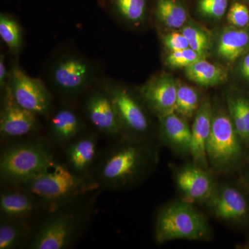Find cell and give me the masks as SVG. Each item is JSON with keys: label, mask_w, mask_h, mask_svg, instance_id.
I'll list each match as a JSON object with an SVG mask.
<instances>
[{"label": "cell", "mask_w": 249, "mask_h": 249, "mask_svg": "<svg viewBox=\"0 0 249 249\" xmlns=\"http://www.w3.org/2000/svg\"><path fill=\"white\" fill-rule=\"evenodd\" d=\"M159 160L158 147L153 140L124 137L98 156L91 177L100 188L127 189L151 175Z\"/></svg>", "instance_id": "6da1fadb"}, {"label": "cell", "mask_w": 249, "mask_h": 249, "mask_svg": "<svg viewBox=\"0 0 249 249\" xmlns=\"http://www.w3.org/2000/svg\"><path fill=\"white\" fill-rule=\"evenodd\" d=\"M86 196L51 208L29 242L31 249H64L72 245L91 211Z\"/></svg>", "instance_id": "7a4b0ae2"}, {"label": "cell", "mask_w": 249, "mask_h": 249, "mask_svg": "<svg viewBox=\"0 0 249 249\" xmlns=\"http://www.w3.org/2000/svg\"><path fill=\"white\" fill-rule=\"evenodd\" d=\"M45 203L47 210L97 191L91 176H83L55 160L43 171L19 185Z\"/></svg>", "instance_id": "3957f363"}, {"label": "cell", "mask_w": 249, "mask_h": 249, "mask_svg": "<svg viewBox=\"0 0 249 249\" xmlns=\"http://www.w3.org/2000/svg\"><path fill=\"white\" fill-rule=\"evenodd\" d=\"M212 126L206 158L209 169L215 175H229L240 171L249 157L229 116L227 106L213 104Z\"/></svg>", "instance_id": "277c9868"}, {"label": "cell", "mask_w": 249, "mask_h": 249, "mask_svg": "<svg viewBox=\"0 0 249 249\" xmlns=\"http://www.w3.org/2000/svg\"><path fill=\"white\" fill-rule=\"evenodd\" d=\"M212 235L205 214L196 205L182 199L163 205L156 215L154 238L159 245L176 240L209 241Z\"/></svg>", "instance_id": "5b68a950"}, {"label": "cell", "mask_w": 249, "mask_h": 249, "mask_svg": "<svg viewBox=\"0 0 249 249\" xmlns=\"http://www.w3.org/2000/svg\"><path fill=\"white\" fill-rule=\"evenodd\" d=\"M55 161L49 145L41 139L16 142L1 152L0 177L5 183L19 186Z\"/></svg>", "instance_id": "8992f818"}, {"label": "cell", "mask_w": 249, "mask_h": 249, "mask_svg": "<svg viewBox=\"0 0 249 249\" xmlns=\"http://www.w3.org/2000/svg\"><path fill=\"white\" fill-rule=\"evenodd\" d=\"M203 206L219 222L238 229H249V193L240 182L217 181Z\"/></svg>", "instance_id": "52a82bcc"}, {"label": "cell", "mask_w": 249, "mask_h": 249, "mask_svg": "<svg viewBox=\"0 0 249 249\" xmlns=\"http://www.w3.org/2000/svg\"><path fill=\"white\" fill-rule=\"evenodd\" d=\"M96 76L94 65L85 57L65 53L55 58L49 70L54 89L66 97H76L89 89Z\"/></svg>", "instance_id": "ba28073f"}, {"label": "cell", "mask_w": 249, "mask_h": 249, "mask_svg": "<svg viewBox=\"0 0 249 249\" xmlns=\"http://www.w3.org/2000/svg\"><path fill=\"white\" fill-rule=\"evenodd\" d=\"M102 88L109 95L120 121L122 136L152 140V124L142 98L128 89L106 80Z\"/></svg>", "instance_id": "9c48e42d"}, {"label": "cell", "mask_w": 249, "mask_h": 249, "mask_svg": "<svg viewBox=\"0 0 249 249\" xmlns=\"http://www.w3.org/2000/svg\"><path fill=\"white\" fill-rule=\"evenodd\" d=\"M15 101L36 115L47 116L52 107L51 93L42 80L33 78L14 62L8 83Z\"/></svg>", "instance_id": "30bf717a"}, {"label": "cell", "mask_w": 249, "mask_h": 249, "mask_svg": "<svg viewBox=\"0 0 249 249\" xmlns=\"http://www.w3.org/2000/svg\"><path fill=\"white\" fill-rule=\"evenodd\" d=\"M174 181L179 199L195 205H204L217 185L215 174L193 160L173 168Z\"/></svg>", "instance_id": "8fae6325"}, {"label": "cell", "mask_w": 249, "mask_h": 249, "mask_svg": "<svg viewBox=\"0 0 249 249\" xmlns=\"http://www.w3.org/2000/svg\"><path fill=\"white\" fill-rule=\"evenodd\" d=\"M3 92L0 113L1 137L17 139L36 133L40 128L37 115L19 106L15 101L8 85Z\"/></svg>", "instance_id": "7c38bea8"}, {"label": "cell", "mask_w": 249, "mask_h": 249, "mask_svg": "<svg viewBox=\"0 0 249 249\" xmlns=\"http://www.w3.org/2000/svg\"><path fill=\"white\" fill-rule=\"evenodd\" d=\"M85 113L91 124L108 137L122 135L119 116L111 98L104 89L93 91L87 98Z\"/></svg>", "instance_id": "4fadbf2b"}, {"label": "cell", "mask_w": 249, "mask_h": 249, "mask_svg": "<svg viewBox=\"0 0 249 249\" xmlns=\"http://www.w3.org/2000/svg\"><path fill=\"white\" fill-rule=\"evenodd\" d=\"M178 85L173 78H153L139 89V96L157 117L175 112Z\"/></svg>", "instance_id": "5bb4252c"}, {"label": "cell", "mask_w": 249, "mask_h": 249, "mask_svg": "<svg viewBox=\"0 0 249 249\" xmlns=\"http://www.w3.org/2000/svg\"><path fill=\"white\" fill-rule=\"evenodd\" d=\"M158 119V137L160 143L178 157H191V127L188 121L175 112Z\"/></svg>", "instance_id": "9a60e30c"}, {"label": "cell", "mask_w": 249, "mask_h": 249, "mask_svg": "<svg viewBox=\"0 0 249 249\" xmlns=\"http://www.w3.org/2000/svg\"><path fill=\"white\" fill-rule=\"evenodd\" d=\"M3 190L0 195V213L1 219L27 220L46 208L45 203L34 193L22 187Z\"/></svg>", "instance_id": "2e32d148"}, {"label": "cell", "mask_w": 249, "mask_h": 249, "mask_svg": "<svg viewBox=\"0 0 249 249\" xmlns=\"http://www.w3.org/2000/svg\"><path fill=\"white\" fill-rule=\"evenodd\" d=\"M213 107L209 98L201 102L193 118L191 126V158L194 163L209 168L206 158V145L212 126Z\"/></svg>", "instance_id": "e0dca14e"}, {"label": "cell", "mask_w": 249, "mask_h": 249, "mask_svg": "<svg viewBox=\"0 0 249 249\" xmlns=\"http://www.w3.org/2000/svg\"><path fill=\"white\" fill-rule=\"evenodd\" d=\"M65 156L68 167L78 175H89L98 158V137L89 134L77 137L67 145Z\"/></svg>", "instance_id": "ac0fdd59"}, {"label": "cell", "mask_w": 249, "mask_h": 249, "mask_svg": "<svg viewBox=\"0 0 249 249\" xmlns=\"http://www.w3.org/2000/svg\"><path fill=\"white\" fill-rule=\"evenodd\" d=\"M84 128V124L71 107L62 106L54 113L49 122V133L54 142L68 145L76 139Z\"/></svg>", "instance_id": "d6986e66"}, {"label": "cell", "mask_w": 249, "mask_h": 249, "mask_svg": "<svg viewBox=\"0 0 249 249\" xmlns=\"http://www.w3.org/2000/svg\"><path fill=\"white\" fill-rule=\"evenodd\" d=\"M249 52V31L231 26L221 33L217 45V53L220 58L234 62Z\"/></svg>", "instance_id": "ffe728a7"}, {"label": "cell", "mask_w": 249, "mask_h": 249, "mask_svg": "<svg viewBox=\"0 0 249 249\" xmlns=\"http://www.w3.org/2000/svg\"><path fill=\"white\" fill-rule=\"evenodd\" d=\"M226 106L236 132L249 155V96L242 93H229Z\"/></svg>", "instance_id": "44dd1931"}, {"label": "cell", "mask_w": 249, "mask_h": 249, "mask_svg": "<svg viewBox=\"0 0 249 249\" xmlns=\"http://www.w3.org/2000/svg\"><path fill=\"white\" fill-rule=\"evenodd\" d=\"M185 75L193 83L205 88L221 84L227 78V73L222 67L205 58L199 59L185 68Z\"/></svg>", "instance_id": "7402d4cb"}, {"label": "cell", "mask_w": 249, "mask_h": 249, "mask_svg": "<svg viewBox=\"0 0 249 249\" xmlns=\"http://www.w3.org/2000/svg\"><path fill=\"white\" fill-rule=\"evenodd\" d=\"M108 9L123 20L134 25L145 20L147 0H106Z\"/></svg>", "instance_id": "603a6c76"}, {"label": "cell", "mask_w": 249, "mask_h": 249, "mask_svg": "<svg viewBox=\"0 0 249 249\" xmlns=\"http://www.w3.org/2000/svg\"><path fill=\"white\" fill-rule=\"evenodd\" d=\"M156 16L170 29H182L188 20V12L178 0H157Z\"/></svg>", "instance_id": "cb8c5ba5"}, {"label": "cell", "mask_w": 249, "mask_h": 249, "mask_svg": "<svg viewBox=\"0 0 249 249\" xmlns=\"http://www.w3.org/2000/svg\"><path fill=\"white\" fill-rule=\"evenodd\" d=\"M27 220L1 219L0 223V249L18 248L27 240Z\"/></svg>", "instance_id": "d4e9b609"}, {"label": "cell", "mask_w": 249, "mask_h": 249, "mask_svg": "<svg viewBox=\"0 0 249 249\" xmlns=\"http://www.w3.org/2000/svg\"><path fill=\"white\" fill-rule=\"evenodd\" d=\"M202 101L195 88L188 85H178L175 112L188 121L193 119Z\"/></svg>", "instance_id": "484cf974"}, {"label": "cell", "mask_w": 249, "mask_h": 249, "mask_svg": "<svg viewBox=\"0 0 249 249\" xmlns=\"http://www.w3.org/2000/svg\"><path fill=\"white\" fill-rule=\"evenodd\" d=\"M0 37L10 52L14 54L20 52L23 45L22 29L18 21L9 15H0Z\"/></svg>", "instance_id": "4316f807"}, {"label": "cell", "mask_w": 249, "mask_h": 249, "mask_svg": "<svg viewBox=\"0 0 249 249\" xmlns=\"http://www.w3.org/2000/svg\"><path fill=\"white\" fill-rule=\"evenodd\" d=\"M181 31L186 36L190 48L199 54L201 58H205L211 48V39L208 34L194 25H185Z\"/></svg>", "instance_id": "83f0119b"}, {"label": "cell", "mask_w": 249, "mask_h": 249, "mask_svg": "<svg viewBox=\"0 0 249 249\" xmlns=\"http://www.w3.org/2000/svg\"><path fill=\"white\" fill-rule=\"evenodd\" d=\"M228 5V0H199L197 9L204 17L219 19L227 13Z\"/></svg>", "instance_id": "f1b7e54d"}, {"label": "cell", "mask_w": 249, "mask_h": 249, "mask_svg": "<svg viewBox=\"0 0 249 249\" xmlns=\"http://www.w3.org/2000/svg\"><path fill=\"white\" fill-rule=\"evenodd\" d=\"M201 58L196 52L191 48L178 52H170L165 59L167 65L173 69L186 68Z\"/></svg>", "instance_id": "f546056e"}, {"label": "cell", "mask_w": 249, "mask_h": 249, "mask_svg": "<svg viewBox=\"0 0 249 249\" xmlns=\"http://www.w3.org/2000/svg\"><path fill=\"white\" fill-rule=\"evenodd\" d=\"M227 19L232 27L245 29L249 25V10L242 3H234L228 12Z\"/></svg>", "instance_id": "4dcf8cb0"}, {"label": "cell", "mask_w": 249, "mask_h": 249, "mask_svg": "<svg viewBox=\"0 0 249 249\" xmlns=\"http://www.w3.org/2000/svg\"><path fill=\"white\" fill-rule=\"evenodd\" d=\"M163 43L170 52L190 48L188 40L181 31H173L165 34L163 37Z\"/></svg>", "instance_id": "1f68e13d"}, {"label": "cell", "mask_w": 249, "mask_h": 249, "mask_svg": "<svg viewBox=\"0 0 249 249\" xmlns=\"http://www.w3.org/2000/svg\"><path fill=\"white\" fill-rule=\"evenodd\" d=\"M9 80V73L7 72L6 69V62H5V56L4 54L1 53L0 56V88L3 89V91L6 89Z\"/></svg>", "instance_id": "d6a6232c"}, {"label": "cell", "mask_w": 249, "mask_h": 249, "mask_svg": "<svg viewBox=\"0 0 249 249\" xmlns=\"http://www.w3.org/2000/svg\"><path fill=\"white\" fill-rule=\"evenodd\" d=\"M238 178L249 193V157L238 172Z\"/></svg>", "instance_id": "836d02e7"}, {"label": "cell", "mask_w": 249, "mask_h": 249, "mask_svg": "<svg viewBox=\"0 0 249 249\" xmlns=\"http://www.w3.org/2000/svg\"><path fill=\"white\" fill-rule=\"evenodd\" d=\"M239 70L242 77L247 80V81H249V52L242 56Z\"/></svg>", "instance_id": "e575fe53"}, {"label": "cell", "mask_w": 249, "mask_h": 249, "mask_svg": "<svg viewBox=\"0 0 249 249\" xmlns=\"http://www.w3.org/2000/svg\"><path fill=\"white\" fill-rule=\"evenodd\" d=\"M237 248L240 249H249V235L247 236V239H246L243 243L237 246Z\"/></svg>", "instance_id": "d590c367"}, {"label": "cell", "mask_w": 249, "mask_h": 249, "mask_svg": "<svg viewBox=\"0 0 249 249\" xmlns=\"http://www.w3.org/2000/svg\"><path fill=\"white\" fill-rule=\"evenodd\" d=\"M247 1H249V0H247Z\"/></svg>", "instance_id": "8d00e7d4"}]
</instances>
